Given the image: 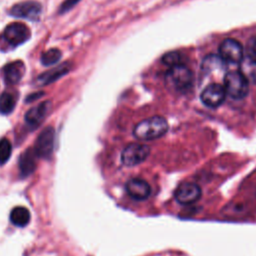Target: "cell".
<instances>
[{"label": "cell", "instance_id": "obj_1", "mask_svg": "<svg viewBox=\"0 0 256 256\" xmlns=\"http://www.w3.org/2000/svg\"><path fill=\"white\" fill-rule=\"evenodd\" d=\"M168 128V122L164 117L152 116L137 123L133 128V135L138 140L152 141L165 135Z\"/></svg>", "mask_w": 256, "mask_h": 256}, {"label": "cell", "instance_id": "obj_2", "mask_svg": "<svg viewBox=\"0 0 256 256\" xmlns=\"http://www.w3.org/2000/svg\"><path fill=\"white\" fill-rule=\"evenodd\" d=\"M193 81L192 71L184 64L170 67L166 74L167 84L178 92H187L192 87Z\"/></svg>", "mask_w": 256, "mask_h": 256}, {"label": "cell", "instance_id": "obj_3", "mask_svg": "<svg viewBox=\"0 0 256 256\" xmlns=\"http://www.w3.org/2000/svg\"><path fill=\"white\" fill-rule=\"evenodd\" d=\"M224 89L232 99L240 100L249 92V82L240 71H230L224 77Z\"/></svg>", "mask_w": 256, "mask_h": 256}, {"label": "cell", "instance_id": "obj_4", "mask_svg": "<svg viewBox=\"0 0 256 256\" xmlns=\"http://www.w3.org/2000/svg\"><path fill=\"white\" fill-rule=\"evenodd\" d=\"M150 154L149 146L142 143H130L124 147L121 153L123 165L132 167L144 162Z\"/></svg>", "mask_w": 256, "mask_h": 256}, {"label": "cell", "instance_id": "obj_5", "mask_svg": "<svg viewBox=\"0 0 256 256\" xmlns=\"http://www.w3.org/2000/svg\"><path fill=\"white\" fill-rule=\"evenodd\" d=\"M55 142V130L53 127H45L37 136L33 150L37 157L48 159L53 153Z\"/></svg>", "mask_w": 256, "mask_h": 256}, {"label": "cell", "instance_id": "obj_6", "mask_svg": "<svg viewBox=\"0 0 256 256\" xmlns=\"http://www.w3.org/2000/svg\"><path fill=\"white\" fill-rule=\"evenodd\" d=\"M220 58L229 64H239L244 58L242 45L235 39L227 38L219 46Z\"/></svg>", "mask_w": 256, "mask_h": 256}, {"label": "cell", "instance_id": "obj_7", "mask_svg": "<svg viewBox=\"0 0 256 256\" xmlns=\"http://www.w3.org/2000/svg\"><path fill=\"white\" fill-rule=\"evenodd\" d=\"M31 36L30 29L23 23H11L8 25L3 34V40L10 46L16 47L26 42Z\"/></svg>", "mask_w": 256, "mask_h": 256}, {"label": "cell", "instance_id": "obj_8", "mask_svg": "<svg viewBox=\"0 0 256 256\" xmlns=\"http://www.w3.org/2000/svg\"><path fill=\"white\" fill-rule=\"evenodd\" d=\"M42 12V6L37 1H24L12 6L9 13L13 17L24 18L31 21H38Z\"/></svg>", "mask_w": 256, "mask_h": 256}, {"label": "cell", "instance_id": "obj_9", "mask_svg": "<svg viewBox=\"0 0 256 256\" xmlns=\"http://www.w3.org/2000/svg\"><path fill=\"white\" fill-rule=\"evenodd\" d=\"M201 188L193 182H182L174 192L175 200L182 205H190L201 197Z\"/></svg>", "mask_w": 256, "mask_h": 256}, {"label": "cell", "instance_id": "obj_10", "mask_svg": "<svg viewBox=\"0 0 256 256\" xmlns=\"http://www.w3.org/2000/svg\"><path fill=\"white\" fill-rule=\"evenodd\" d=\"M226 95L224 86L218 83H212L204 88L200 98L205 106L209 108H216L224 102Z\"/></svg>", "mask_w": 256, "mask_h": 256}, {"label": "cell", "instance_id": "obj_11", "mask_svg": "<svg viewBox=\"0 0 256 256\" xmlns=\"http://www.w3.org/2000/svg\"><path fill=\"white\" fill-rule=\"evenodd\" d=\"M127 194L134 200L142 201L147 199L151 194V187L143 179L131 178L125 184Z\"/></svg>", "mask_w": 256, "mask_h": 256}, {"label": "cell", "instance_id": "obj_12", "mask_svg": "<svg viewBox=\"0 0 256 256\" xmlns=\"http://www.w3.org/2000/svg\"><path fill=\"white\" fill-rule=\"evenodd\" d=\"M70 69H71L70 63L65 62V63L60 64V65L56 66L55 68H52V69L42 73L41 75H39L37 77L36 82L39 86H45V85L51 84L54 81L61 78L62 76L66 75L70 71Z\"/></svg>", "mask_w": 256, "mask_h": 256}, {"label": "cell", "instance_id": "obj_13", "mask_svg": "<svg viewBox=\"0 0 256 256\" xmlns=\"http://www.w3.org/2000/svg\"><path fill=\"white\" fill-rule=\"evenodd\" d=\"M51 108V102L50 101H43L40 104L32 107L29 109L25 114V121L30 126H37L39 125L46 115L48 114L49 110Z\"/></svg>", "mask_w": 256, "mask_h": 256}, {"label": "cell", "instance_id": "obj_14", "mask_svg": "<svg viewBox=\"0 0 256 256\" xmlns=\"http://www.w3.org/2000/svg\"><path fill=\"white\" fill-rule=\"evenodd\" d=\"M25 65L22 61H13L6 64L3 69L4 80L9 85L17 84L24 75Z\"/></svg>", "mask_w": 256, "mask_h": 256}, {"label": "cell", "instance_id": "obj_15", "mask_svg": "<svg viewBox=\"0 0 256 256\" xmlns=\"http://www.w3.org/2000/svg\"><path fill=\"white\" fill-rule=\"evenodd\" d=\"M36 154L33 148H28L19 157V170L22 177H27L36 169Z\"/></svg>", "mask_w": 256, "mask_h": 256}, {"label": "cell", "instance_id": "obj_16", "mask_svg": "<svg viewBox=\"0 0 256 256\" xmlns=\"http://www.w3.org/2000/svg\"><path fill=\"white\" fill-rule=\"evenodd\" d=\"M30 212L27 208L17 206L10 212L11 222L18 227H25L30 222Z\"/></svg>", "mask_w": 256, "mask_h": 256}, {"label": "cell", "instance_id": "obj_17", "mask_svg": "<svg viewBox=\"0 0 256 256\" xmlns=\"http://www.w3.org/2000/svg\"><path fill=\"white\" fill-rule=\"evenodd\" d=\"M240 64L241 66L239 71L244 75L248 82L256 84V60L249 58L248 60H242Z\"/></svg>", "mask_w": 256, "mask_h": 256}, {"label": "cell", "instance_id": "obj_18", "mask_svg": "<svg viewBox=\"0 0 256 256\" xmlns=\"http://www.w3.org/2000/svg\"><path fill=\"white\" fill-rule=\"evenodd\" d=\"M16 100L10 92H3L0 96V113L3 115L10 114L15 108Z\"/></svg>", "mask_w": 256, "mask_h": 256}, {"label": "cell", "instance_id": "obj_19", "mask_svg": "<svg viewBox=\"0 0 256 256\" xmlns=\"http://www.w3.org/2000/svg\"><path fill=\"white\" fill-rule=\"evenodd\" d=\"M61 58V51L57 48H52L44 52L41 56V63L44 66H50L56 64Z\"/></svg>", "mask_w": 256, "mask_h": 256}, {"label": "cell", "instance_id": "obj_20", "mask_svg": "<svg viewBox=\"0 0 256 256\" xmlns=\"http://www.w3.org/2000/svg\"><path fill=\"white\" fill-rule=\"evenodd\" d=\"M224 61L217 55H207V57L203 60L202 68L206 71H211L214 69H222Z\"/></svg>", "mask_w": 256, "mask_h": 256}, {"label": "cell", "instance_id": "obj_21", "mask_svg": "<svg viewBox=\"0 0 256 256\" xmlns=\"http://www.w3.org/2000/svg\"><path fill=\"white\" fill-rule=\"evenodd\" d=\"M12 153L11 142L7 138H2L0 140V165L5 164Z\"/></svg>", "mask_w": 256, "mask_h": 256}, {"label": "cell", "instance_id": "obj_22", "mask_svg": "<svg viewBox=\"0 0 256 256\" xmlns=\"http://www.w3.org/2000/svg\"><path fill=\"white\" fill-rule=\"evenodd\" d=\"M182 60H183V57L178 52H168L164 54L162 57V62L169 67L182 65L183 64Z\"/></svg>", "mask_w": 256, "mask_h": 256}, {"label": "cell", "instance_id": "obj_23", "mask_svg": "<svg viewBox=\"0 0 256 256\" xmlns=\"http://www.w3.org/2000/svg\"><path fill=\"white\" fill-rule=\"evenodd\" d=\"M247 53L250 59L256 60V36L252 37L247 44Z\"/></svg>", "mask_w": 256, "mask_h": 256}, {"label": "cell", "instance_id": "obj_24", "mask_svg": "<svg viewBox=\"0 0 256 256\" xmlns=\"http://www.w3.org/2000/svg\"><path fill=\"white\" fill-rule=\"evenodd\" d=\"M79 1H80V0H65V1L61 4L59 12H60V13L67 12V11L70 10L73 6H75Z\"/></svg>", "mask_w": 256, "mask_h": 256}, {"label": "cell", "instance_id": "obj_25", "mask_svg": "<svg viewBox=\"0 0 256 256\" xmlns=\"http://www.w3.org/2000/svg\"><path fill=\"white\" fill-rule=\"evenodd\" d=\"M42 95H43V93H42V92H37V93L31 94V95H29V96L27 97V102H31V101H34V100H36V99L40 98Z\"/></svg>", "mask_w": 256, "mask_h": 256}]
</instances>
